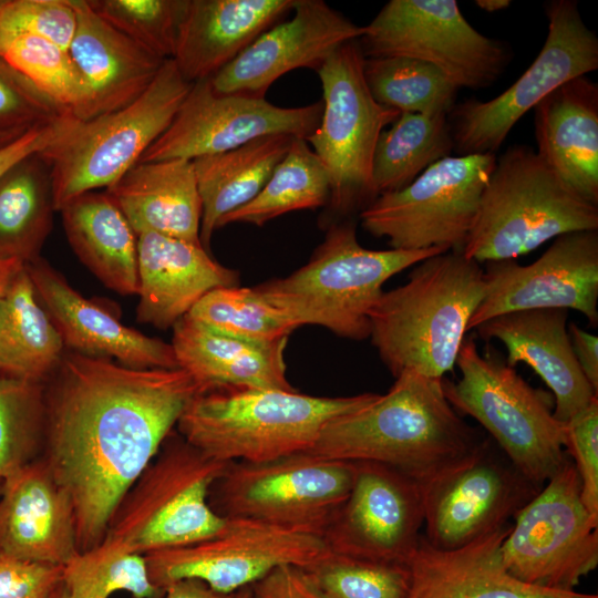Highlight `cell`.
Listing matches in <instances>:
<instances>
[{"mask_svg":"<svg viewBox=\"0 0 598 598\" xmlns=\"http://www.w3.org/2000/svg\"><path fill=\"white\" fill-rule=\"evenodd\" d=\"M63 349L24 265L0 298V375L44 383L59 367Z\"/></svg>","mask_w":598,"mask_h":598,"instance_id":"836d02e7","label":"cell"},{"mask_svg":"<svg viewBox=\"0 0 598 598\" xmlns=\"http://www.w3.org/2000/svg\"><path fill=\"white\" fill-rule=\"evenodd\" d=\"M75 29L70 0H6L0 9V40L31 34L69 50Z\"/></svg>","mask_w":598,"mask_h":598,"instance_id":"f6af8a7d","label":"cell"},{"mask_svg":"<svg viewBox=\"0 0 598 598\" xmlns=\"http://www.w3.org/2000/svg\"><path fill=\"white\" fill-rule=\"evenodd\" d=\"M136 318L159 329L173 327L209 291L238 286V272L216 261L200 245L146 231L137 235Z\"/></svg>","mask_w":598,"mask_h":598,"instance_id":"d4e9b609","label":"cell"},{"mask_svg":"<svg viewBox=\"0 0 598 598\" xmlns=\"http://www.w3.org/2000/svg\"><path fill=\"white\" fill-rule=\"evenodd\" d=\"M250 588L252 598H330L296 566H281Z\"/></svg>","mask_w":598,"mask_h":598,"instance_id":"681fc988","label":"cell"},{"mask_svg":"<svg viewBox=\"0 0 598 598\" xmlns=\"http://www.w3.org/2000/svg\"><path fill=\"white\" fill-rule=\"evenodd\" d=\"M330 550L319 535L250 518H226L223 530L190 545L145 554L151 581L159 589L196 579L230 595L281 566L305 568Z\"/></svg>","mask_w":598,"mask_h":598,"instance_id":"2e32d148","label":"cell"},{"mask_svg":"<svg viewBox=\"0 0 598 598\" xmlns=\"http://www.w3.org/2000/svg\"><path fill=\"white\" fill-rule=\"evenodd\" d=\"M0 55L63 112L91 118L87 86L69 50L31 34L0 40Z\"/></svg>","mask_w":598,"mask_h":598,"instance_id":"f35d334b","label":"cell"},{"mask_svg":"<svg viewBox=\"0 0 598 598\" xmlns=\"http://www.w3.org/2000/svg\"><path fill=\"white\" fill-rule=\"evenodd\" d=\"M66 115L0 55V130L28 131Z\"/></svg>","mask_w":598,"mask_h":598,"instance_id":"bcb514c9","label":"cell"},{"mask_svg":"<svg viewBox=\"0 0 598 598\" xmlns=\"http://www.w3.org/2000/svg\"><path fill=\"white\" fill-rule=\"evenodd\" d=\"M192 84L167 59L134 102L87 120L70 117L38 153L50 171L54 209L83 193L109 188L135 166L171 125Z\"/></svg>","mask_w":598,"mask_h":598,"instance_id":"52a82bcc","label":"cell"},{"mask_svg":"<svg viewBox=\"0 0 598 598\" xmlns=\"http://www.w3.org/2000/svg\"><path fill=\"white\" fill-rule=\"evenodd\" d=\"M545 484L514 516L502 560L520 582L573 591L598 566V519L581 501L571 460Z\"/></svg>","mask_w":598,"mask_h":598,"instance_id":"4fadbf2b","label":"cell"},{"mask_svg":"<svg viewBox=\"0 0 598 598\" xmlns=\"http://www.w3.org/2000/svg\"><path fill=\"white\" fill-rule=\"evenodd\" d=\"M484 293V269L462 251L423 259L404 285L383 291L369 313V337L393 377L411 370L442 380L453 371Z\"/></svg>","mask_w":598,"mask_h":598,"instance_id":"3957f363","label":"cell"},{"mask_svg":"<svg viewBox=\"0 0 598 598\" xmlns=\"http://www.w3.org/2000/svg\"><path fill=\"white\" fill-rule=\"evenodd\" d=\"M487 436L465 461L424 489L426 542L454 550L509 524L540 491Z\"/></svg>","mask_w":598,"mask_h":598,"instance_id":"e0dca14e","label":"cell"},{"mask_svg":"<svg viewBox=\"0 0 598 598\" xmlns=\"http://www.w3.org/2000/svg\"><path fill=\"white\" fill-rule=\"evenodd\" d=\"M59 212L79 259L107 288L137 295V236L106 192L83 193Z\"/></svg>","mask_w":598,"mask_h":598,"instance_id":"1f68e13d","label":"cell"},{"mask_svg":"<svg viewBox=\"0 0 598 598\" xmlns=\"http://www.w3.org/2000/svg\"><path fill=\"white\" fill-rule=\"evenodd\" d=\"M302 569L330 598H406L411 584L409 565L331 551Z\"/></svg>","mask_w":598,"mask_h":598,"instance_id":"7bdbcfd3","label":"cell"},{"mask_svg":"<svg viewBox=\"0 0 598 598\" xmlns=\"http://www.w3.org/2000/svg\"><path fill=\"white\" fill-rule=\"evenodd\" d=\"M567 320L566 309H532L503 313L475 328L484 341L505 346L508 365L526 363L542 378L555 396L554 416L564 424L598 398L574 354Z\"/></svg>","mask_w":598,"mask_h":598,"instance_id":"cb8c5ba5","label":"cell"},{"mask_svg":"<svg viewBox=\"0 0 598 598\" xmlns=\"http://www.w3.org/2000/svg\"><path fill=\"white\" fill-rule=\"evenodd\" d=\"M52 375L41 457L73 503L84 551L104 539L120 501L202 390L181 368L137 369L78 352L63 354Z\"/></svg>","mask_w":598,"mask_h":598,"instance_id":"6da1fadb","label":"cell"},{"mask_svg":"<svg viewBox=\"0 0 598 598\" xmlns=\"http://www.w3.org/2000/svg\"><path fill=\"white\" fill-rule=\"evenodd\" d=\"M373 250L360 245L354 223H334L309 261L291 275L254 287L299 327L315 324L351 340L370 336L369 313L394 275L423 259L445 252Z\"/></svg>","mask_w":598,"mask_h":598,"instance_id":"5b68a950","label":"cell"},{"mask_svg":"<svg viewBox=\"0 0 598 598\" xmlns=\"http://www.w3.org/2000/svg\"><path fill=\"white\" fill-rule=\"evenodd\" d=\"M185 317L218 333L257 342L286 339L299 327L255 288L238 286L209 291Z\"/></svg>","mask_w":598,"mask_h":598,"instance_id":"60d3db41","label":"cell"},{"mask_svg":"<svg viewBox=\"0 0 598 598\" xmlns=\"http://www.w3.org/2000/svg\"><path fill=\"white\" fill-rule=\"evenodd\" d=\"M354 464L351 489L326 527L324 543L334 554L408 565L424 524L423 486L381 463Z\"/></svg>","mask_w":598,"mask_h":598,"instance_id":"d6986e66","label":"cell"},{"mask_svg":"<svg viewBox=\"0 0 598 598\" xmlns=\"http://www.w3.org/2000/svg\"><path fill=\"white\" fill-rule=\"evenodd\" d=\"M329 197L330 183L324 166L306 140L293 138L261 190L224 216L217 229L235 223L261 227L287 213L322 207Z\"/></svg>","mask_w":598,"mask_h":598,"instance_id":"8d00e7d4","label":"cell"},{"mask_svg":"<svg viewBox=\"0 0 598 598\" xmlns=\"http://www.w3.org/2000/svg\"><path fill=\"white\" fill-rule=\"evenodd\" d=\"M54 210L50 171L38 153L9 168L0 178V259L40 257Z\"/></svg>","mask_w":598,"mask_h":598,"instance_id":"e575fe53","label":"cell"},{"mask_svg":"<svg viewBox=\"0 0 598 598\" xmlns=\"http://www.w3.org/2000/svg\"><path fill=\"white\" fill-rule=\"evenodd\" d=\"M475 4L485 12H497L508 8L509 0H476Z\"/></svg>","mask_w":598,"mask_h":598,"instance_id":"11a10c76","label":"cell"},{"mask_svg":"<svg viewBox=\"0 0 598 598\" xmlns=\"http://www.w3.org/2000/svg\"><path fill=\"white\" fill-rule=\"evenodd\" d=\"M227 465L181 435L168 436L120 501L104 538L145 555L219 534L226 518L212 508L209 494Z\"/></svg>","mask_w":598,"mask_h":598,"instance_id":"9c48e42d","label":"cell"},{"mask_svg":"<svg viewBox=\"0 0 598 598\" xmlns=\"http://www.w3.org/2000/svg\"><path fill=\"white\" fill-rule=\"evenodd\" d=\"M548 28L539 53L507 90L488 101L455 104L448 118L461 155L495 153L515 124L550 92L598 69V38L575 0L546 3Z\"/></svg>","mask_w":598,"mask_h":598,"instance_id":"5bb4252c","label":"cell"},{"mask_svg":"<svg viewBox=\"0 0 598 598\" xmlns=\"http://www.w3.org/2000/svg\"><path fill=\"white\" fill-rule=\"evenodd\" d=\"M292 17L262 32L229 64L209 78L220 94L265 97L271 84L301 68L317 71L339 47L358 41L357 25L322 0H296Z\"/></svg>","mask_w":598,"mask_h":598,"instance_id":"44dd1931","label":"cell"},{"mask_svg":"<svg viewBox=\"0 0 598 598\" xmlns=\"http://www.w3.org/2000/svg\"><path fill=\"white\" fill-rule=\"evenodd\" d=\"M481 355L472 338L460 348L461 378H445V398L458 414L470 415L489 434L514 466L544 486L569 460L565 424L554 416L548 394L530 386L494 350Z\"/></svg>","mask_w":598,"mask_h":598,"instance_id":"ba28073f","label":"cell"},{"mask_svg":"<svg viewBox=\"0 0 598 598\" xmlns=\"http://www.w3.org/2000/svg\"><path fill=\"white\" fill-rule=\"evenodd\" d=\"M536 153L581 198L598 206V84L569 80L534 107Z\"/></svg>","mask_w":598,"mask_h":598,"instance_id":"83f0119b","label":"cell"},{"mask_svg":"<svg viewBox=\"0 0 598 598\" xmlns=\"http://www.w3.org/2000/svg\"><path fill=\"white\" fill-rule=\"evenodd\" d=\"M76 29L69 48L91 97V118L122 109L151 85L165 60L99 17L86 0H70Z\"/></svg>","mask_w":598,"mask_h":598,"instance_id":"f1b7e54d","label":"cell"},{"mask_svg":"<svg viewBox=\"0 0 598 598\" xmlns=\"http://www.w3.org/2000/svg\"><path fill=\"white\" fill-rule=\"evenodd\" d=\"M511 526L454 550L434 548L422 534L408 564L411 584L406 598H598L529 586L511 576L501 556Z\"/></svg>","mask_w":598,"mask_h":598,"instance_id":"484cf974","label":"cell"},{"mask_svg":"<svg viewBox=\"0 0 598 598\" xmlns=\"http://www.w3.org/2000/svg\"><path fill=\"white\" fill-rule=\"evenodd\" d=\"M442 380L403 371L385 394L329 421L310 451L333 460L381 463L424 488L487 437L450 404Z\"/></svg>","mask_w":598,"mask_h":598,"instance_id":"7a4b0ae2","label":"cell"},{"mask_svg":"<svg viewBox=\"0 0 598 598\" xmlns=\"http://www.w3.org/2000/svg\"><path fill=\"white\" fill-rule=\"evenodd\" d=\"M453 150L447 115L400 113L375 145L371 172L375 198L404 188Z\"/></svg>","mask_w":598,"mask_h":598,"instance_id":"d590c367","label":"cell"},{"mask_svg":"<svg viewBox=\"0 0 598 598\" xmlns=\"http://www.w3.org/2000/svg\"><path fill=\"white\" fill-rule=\"evenodd\" d=\"M296 0H188L172 60L189 83L214 76Z\"/></svg>","mask_w":598,"mask_h":598,"instance_id":"4316f807","label":"cell"},{"mask_svg":"<svg viewBox=\"0 0 598 598\" xmlns=\"http://www.w3.org/2000/svg\"><path fill=\"white\" fill-rule=\"evenodd\" d=\"M62 584L70 598H109L121 590L134 598H159L164 592L151 581L145 555L106 538L62 567Z\"/></svg>","mask_w":598,"mask_h":598,"instance_id":"ab89813d","label":"cell"},{"mask_svg":"<svg viewBox=\"0 0 598 598\" xmlns=\"http://www.w3.org/2000/svg\"><path fill=\"white\" fill-rule=\"evenodd\" d=\"M44 386V383L0 375L1 481L42 454Z\"/></svg>","mask_w":598,"mask_h":598,"instance_id":"b9f144b4","label":"cell"},{"mask_svg":"<svg viewBox=\"0 0 598 598\" xmlns=\"http://www.w3.org/2000/svg\"><path fill=\"white\" fill-rule=\"evenodd\" d=\"M323 103L280 107L265 97L220 94L209 79L194 82L167 130L138 163L195 158L237 148L261 136L307 140L318 127Z\"/></svg>","mask_w":598,"mask_h":598,"instance_id":"ac0fdd59","label":"cell"},{"mask_svg":"<svg viewBox=\"0 0 598 598\" xmlns=\"http://www.w3.org/2000/svg\"><path fill=\"white\" fill-rule=\"evenodd\" d=\"M91 9L162 60L172 59L188 0H86Z\"/></svg>","mask_w":598,"mask_h":598,"instance_id":"ee69618b","label":"cell"},{"mask_svg":"<svg viewBox=\"0 0 598 598\" xmlns=\"http://www.w3.org/2000/svg\"><path fill=\"white\" fill-rule=\"evenodd\" d=\"M363 73L375 101L400 113L445 114L457 89L437 68L412 58H365Z\"/></svg>","mask_w":598,"mask_h":598,"instance_id":"74e56055","label":"cell"},{"mask_svg":"<svg viewBox=\"0 0 598 598\" xmlns=\"http://www.w3.org/2000/svg\"><path fill=\"white\" fill-rule=\"evenodd\" d=\"M495 163L493 153L444 157L404 188L379 195L361 210L362 227L392 249L463 251Z\"/></svg>","mask_w":598,"mask_h":598,"instance_id":"7c38bea8","label":"cell"},{"mask_svg":"<svg viewBox=\"0 0 598 598\" xmlns=\"http://www.w3.org/2000/svg\"><path fill=\"white\" fill-rule=\"evenodd\" d=\"M27 131H4L0 130V147L21 136Z\"/></svg>","mask_w":598,"mask_h":598,"instance_id":"9f6ffc18","label":"cell"},{"mask_svg":"<svg viewBox=\"0 0 598 598\" xmlns=\"http://www.w3.org/2000/svg\"><path fill=\"white\" fill-rule=\"evenodd\" d=\"M0 485H1V480H0Z\"/></svg>","mask_w":598,"mask_h":598,"instance_id":"94428289","label":"cell"},{"mask_svg":"<svg viewBox=\"0 0 598 598\" xmlns=\"http://www.w3.org/2000/svg\"><path fill=\"white\" fill-rule=\"evenodd\" d=\"M598 230V206L576 194L528 145L498 158L463 255L478 264L515 259L550 239Z\"/></svg>","mask_w":598,"mask_h":598,"instance_id":"8992f818","label":"cell"},{"mask_svg":"<svg viewBox=\"0 0 598 598\" xmlns=\"http://www.w3.org/2000/svg\"><path fill=\"white\" fill-rule=\"evenodd\" d=\"M568 333L580 370L598 393V338L574 322L568 326Z\"/></svg>","mask_w":598,"mask_h":598,"instance_id":"816d5d0a","label":"cell"},{"mask_svg":"<svg viewBox=\"0 0 598 598\" xmlns=\"http://www.w3.org/2000/svg\"><path fill=\"white\" fill-rule=\"evenodd\" d=\"M359 40L365 58L424 61L457 89L492 85L511 60L509 48L476 30L455 0H390Z\"/></svg>","mask_w":598,"mask_h":598,"instance_id":"9a60e30c","label":"cell"},{"mask_svg":"<svg viewBox=\"0 0 598 598\" xmlns=\"http://www.w3.org/2000/svg\"><path fill=\"white\" fill-rule=\"evenodd\" d=\"M105 192L136 236L152 231L202 245L203 209L193 161L137 163Z\"/></svg>","mask_w":598,"mask_h":598,"instance_id":"4dcf8cb0","label":"cell"},{"mask_svg":"<svg viewBox=\"0 0 598 598\" xmlns=\"http://www.w3.org/2000/svg\"><path fill=\"white\" fill-rule=\"evenodd\" d=\"M0 550L61 567L80 551L73 503L41 456L1 481Z\"/></svg>","mask_w":598,"mask_h":598,"instance_id":"7402d4cb","label":"cell"},{"mask_svg":"<svg viewBox=\"0 0 598 598\" xmlns=\"http://www.w3.org/2000/svg\"><path fill=\"white\" fill-rule=\"evenodd\" d=\"M6 0H0V9L2 8V6L4 4Z\"/></svg>","mask_w":598,"mask_h":598,"instance_id":"91938a15","label":"cell"},{"mask_svg":"<svg viewBox=\"0 0 598 598\" xmlns=\"http://www.w3.org/2000/svg\"><path fill=\"white\" fill-rule=\"evenodd\" d=\"M354 462L303 451L266 462H229L213 485L212 508L225 518H250L322 537L348 496Z\"/></svg>","mask_w":598,"mask_h":598,"instance_id":"8fae6325","label":"cell"},{"mask_svg":"<svg viewBox=\"0 0 598 598\" xmlns=\"http://www.w3.org/2000/svg\"><path fill=\"white\" fill-rule=\"evenodd\" d=\"M71 116H63L54 123L35 126L10 143L0 147V178L21 159L44 150L63 130Z\"/></svg>","mask_w":598,"mask_h":598,"instance_id":"f907efd6","label":"cell"},{"mask_svg":"<svg viewBox=\"0 0 598 598\" xmlns=\"http://www.w3.org/2000/svg\"><path fill=\"white\" fill-rule=\"evenodd\" d=\"M286 339L257 342L225 336L186 317L173 326L172 347L178 368L202 392L259 389L296 391L286 375Z\"/></svg>","mask_w":598,"mask_h":598,"instance_id":"f546056e","label":"cell"},{"mask_svg":"<svg viewBox=\"0 0 598 598\" xmlns=\"http://www.w3.org/2000/svg\"><path fill=\"white\" fill-rule=\"evenodd\" d=\"M485 293L468 330L496 316L532 309L560 308L598 323V230L556 237L530 265L514 259L485 262Z\"/></svg>","mask_w":598,"mask_h":598,"instance_id":"ffe728a7","label":"cell"},{"mask_svg":"<svg viewBox=\"0 0 598 598\" xmlns=\"http://www.w3.org/2000/svg\"><path fill=\"white\" fill-rule=\"evenodd\" d=\"M165 598H235V594L225 595L210 589L196 579H183L164 588Z\"/></svg>","mask_w":598,"mask_h":598,"instance_id":"f5cc1de1","label":"cell"},{"mask_svg":"<svg viewBox=\"0 0 598 598\" xmlns=\"http://www.w3.org/2000/svg\"><path fill=\"white\" fill-rule=\"evenodd\" d=\"M565 437L580 478L581 501L598 519V398L565 423Z\"/></svg>","mask_w":598,"mask_h":598,"instance_id":"7dc6e473","label":"cell"},{"mask_svg":"<svg viewBox=\"0 0 598 598\" xmlns=\"http://www.w3.org/2000/svg\"><path fill=\"white\" fill-rule=\"evenodd\" d=\"M18 259H0V298L7 292L17 275L24 268Z\"/></svg>","mask_w":598,"mask_h":598,"instance_id":"db71d44e","label":"cell"},{"mask_svg":"<svg viewBox=\"0 0 598 598\" xmlns=\"http://www.w3.org/2000/svg\"><path fill=\"white\" fill-rule=\"evenodd\" d=\"M235 598H252V592H251L250 586L245 587V588L238 590L237 592H235Z\"/></svg>","mask_w":598,"mask_h":598,"instance_id":"680465c9","label":"cell"},{"mask_svg":"<svg viewBox=\"0 0 598 598\" xmlns=\"http://www.w3.org/2000/svg\"><path fill=\"white\" fill-rule=\"evenodd\" d=\"M62 584V567L0 550V598H50Z\"/></svg>","mask_w":598,"mask_h":598,"instance_id":"c3c4849f","label":"cell"},{"mask_svg":"<svg viewBox=\"0 0 598 598\" xmlns=\"http://www.w3.org/2000/svg\"><path fill=\"white\" fill-rule=\"evenodd\" d=\"M377 396H315L297 390H212L189 401L176 426L187 443L215 460L266 462L310 451L329 421Z\"/></svg>","mask_w":598,"mask_h":598,"instance_id":"277c9868","label":"cell"},{"mask_svg":"<svg viewBox=\"0 0 598 598\" xmlns=\"http://www.w3.org/2000/svg\"><path fill=\"white\" fill-rule=\"evenodd\" d=\"M364 55L358 41L339 47L316 71L322 85V114L306 140L324 166L330 212L348 215L375 199L371 172L381 132L400 112L372 96L363 73Z\"/></svg>","mask_w":598,"mask_h":598,"instance_id":"30bf717a","label":"cell"},{"mask_svg":"<svg viewBox=\"0 0 598 598\" xmlns=\"http://www.w3.org/2000/svg\"><path fill=\"white\" fill-rule=\"evenodd\" d=\"M50 598H70L65 587L61 584L51 595Z\"/></svg>","mask_w":598,"mask_h":598,"instance_id":"6f0895ef","label":"cell"},{"mask_svg":"<svg viewBox=\"0 0 598 598\" xmlns=\"http://www.w3.org/2000/svg\"><path fill=\"white\" fill-rule=\"evenodd\" d=\"M25 268L64 347L84 355L114 358L131 368H178L171 343L126 327L103 307L75 291L41 257L25 264Z\"/></svg>","mask_w":598,"mask_h":598,"instance_id":"603a6c76","label":"cell"},{"mask_svg":"<svg viewBox=\"0 0 598 598\" xmlns=\"http://www.w3.org/2000/svg\"><path fill=\"white\" fill-rule=\"evenodd\" d=\"M293 138L286 134L261 136L237 148L193 159L203 209L199 239L206 250L219 220L261 190Z\"/></svg>","mask_w":598,"mask_h":598,"instance_id":"d6a6232c","label":"cell"}]
</instances>
